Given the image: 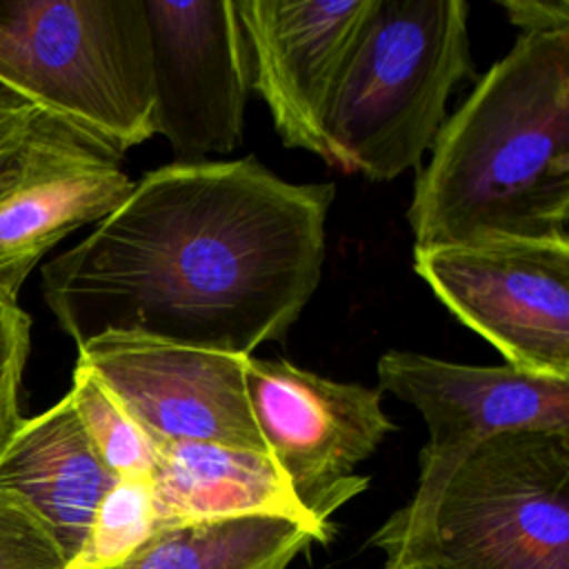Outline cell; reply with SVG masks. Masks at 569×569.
<instances>
[{"label": "cell", "mask_w": 569, "mask_h": 569, "mask_svg": "<svg viewBox=\"0 0 569 569\" xmlns=\"http://www.w3.org/2000/svg\"><path fill=\"white\" fill-rule=\"evenodd\" d=\"M158 531L151 478H118L102 496L67 569H111Z\"/></svg>", "instance_id": "e0dca14e"}, {"label": "cell", "mask_w": 569, "mask_h": 569, "mask_svg": "<svg viewBox=\"0 0 569 569\" xmlns=\"http://www.w3.org/2000/svg\"><path fill=\"white\" fill-rule=\"evenodd\" d=\"M149 22L156 133L178 162L242 142L251 89L236 0H142Z\"/></svg>", "instance_id": "8fae6325"}, {"label": "cell", "mask_w": 569, "mask_h": 569, "mask_svg": "<svg viewBox=\"0 0 569 569\" xmlns=\"http://www.w3.org/2000/svg\"><path fill=\"white\" fill-rule=\"evenodd\" d=\"M0 569H67V558L49 529L4 491H0Z\"/></svg>", "instance_id": "ac0fdd59"}, {"label": "cell", "mask_w": 569, "mask_h": 569, "mask_svg": "<svg viewBox=\"0 0 569 569\" xmlns=\"http://www.w3.org/2000/svg\"><path fill=\"white\" fill-rule=\"evenodd\" d=\"M122 156L38 111L0 169V300L18 305L33 267L71 231L107 218L131 191Z\"/></svg>", "instance_id": "30bf717a"}, {"label": "cell", "mask_w": 569, "mask_h": 569, "mask_svg": "<svg viewBox=\"0 0 569 569\" xmlns=\"http://www.w3.org/2000/svg\"><path fill=\"white\" fill-rule=\"evenodd\" d=\"M118 478L96 453L67 393L33 418H22L0 453V491L20 500L56 538L67 565Z\"/></svg>", "instance_id": "4fadbf2b"}, {"label": "cell", "mask_w": 569, "mask_h": 569, "mask_svg": "<svg viewBox=\"0 0 569 569\" xmlns=\"http://www.w3.org/2000/svg\"><path fill=\"white\" fill-rule=\"evenodd\" d=\"M371 0H236L251 87L284 147L331 164L327 116Z\"/></svg>", "instance_id": "7c38bea8"}, {"label": "cell", "mask_w": 569, "mask_h": 569, "mask_svg": "<svg viewBox=\"0 0 569 569\" xmlns=\"http://www.w3.org/2000/svg\"><path fill=\"white\" fill-rule=\"evenodd\" d=\"M376 371L378 389L411 405L429 431L413 496L369 540L385 556L382 569H413L445 485L482 442L507 431L569 433V378L400 349L385 351Z\"/></svg>", "instance_id": "5b68a950"}, {"label": "cell", "mask_w": 569, "mask_h": 569, "mask_svg": "<svg viewBox=\"0 0 569 569\" xmlns=\"http://www.w3.org/2000/svg\"><path fill=\"white\" fill-rule=\"evenodd\" d=\"M151 487L158 529L276 516L307 527L318 542L329 540L298 505L269 453L209 442L160 445Z\"/></svg>", "instance_id": "5bb4252c"}, {"label": "cell", "mask_w": 569, "mask_h": 569, "mask_svg": "<svg viewBox=\"0 0 569 569\" xmlns=\"http://www.w3.org/2000/svg\"><path fill=\"white\" fill-rule=\"evenodd\" d=\"M498 4L522 33L569 29V0H500Z\"/></svg>", "instance_id": "ffe728a7"}, {"label": "cell", "mask_w": 569, "mask_h": 569, "mask_svg": "<svg viewBox=\"0 0 569 569\" xmlns=\"http://www.w3.org/2000/svg\"><path fill=\"white\" fill-rule=\"evenodd\" d=\"M244 382L267 453L305 513L329 536L333 513L369 487L358 467L396 431L382 391L253 356Z\"/></svg>", "instance_id": "52a82bcc"}, {"label": "cell", "mask_w": 569, "mask_h": 569, "mask_svg": "<svg viewBox=\"0 0 569 569\" xmlns=\"http://www.w3.org/2000/svg\"><path fill=\"white\" fill-rule=\"evenodd\" d=\"M38 109L0 84V169L24 140Z\"/></svg>", "instance_id": "44dd1931"}, {"label": "cell", "mask_w": 569, "mask_h": 569, "mask_svg": "<svg viewBox=\"0 0 569 569\" xmlns=\"http://www.w3.org/2000/svg\"><path fill=\"white\" fill-rule=\"evenodd\" d=\"M407 220L413 247L569 242V29L520 33L445 118Z\"/></svg>", "instance_id": "7a4b0ae2"}, {"label": "cell", "mask_w": 569, "mask_h": 569, "mask_svg": "<svg viewBox=\"0 0 569 569\" xmlns=\"http://www.w3.org/2000/svg\"><path fill=\"white\" fill-rule=\"evenodd\" d=\"M69 396L96 453L116 478L153 476L160 445L80 365Z\"/></svg>", "instance_id": "2e32d148"}, {"label": "cell", "mask_w": 569, "mask_h": 569, "mask_svg": "<svg viewBox=\"0 0 569 569\" xmlns=\"http://www.w3.org/2000/svg\"><path fill=\"white\" fill-rule=\"evenodd\" d=\"M436 298L505 365L569 378V242L487 240L413 247Z\"/></svg>", "instance_id": "ba28073f"}, {"label": "cell", "mask_w": 569, "mask_h": 569, "mask_svg": "<svg viewBox=\"0 0 569 569\" xmlns=\"http://www.w3.org/2000/svg\"><path fill=\"white\" fill-rule=\"evenodd\" d=\"M0 84L111 151L156 136L142 0H0Z\"/></svg>", "instance_id": "277c9868"}, {"label": "cell", "mask_w": 569, "mask_h": 569, "mask_svg": "<svg viewBox=\"0 0 569 569\" xmlns=\"http://www.w3.org/2000/svg\"><path fill=\"white\" fill-rule=\"evenodd\" d=\"M247 358L107 331L78 347L76 365L158 445L209 442L267 453L247 396Z\"/></svg>", "instance_id": "9c48e42d"}, {"label": "cell", "mask_w": 569, "mask_h": 569, "mask_svg": "<svg viewBox=\"0 0 569 569\" xmlns=\"http://www.w3.org/2000/svg\"><path fill=\"white\" fill-rule=\"evenodd\" d=\"M471 69L467 0H371L325 124L331 164L373 182L420 164Z\"/></svg>", "instance_id": "3957f363"}, {"label": "cell", "mask_w": 569, "mask_h": 569, "mask_svg": "<svg viewBox=\"0 0 569 569\" xmlns=\"http://www.w3.org/2000/svg\"><path fill=\"white\" fill-rule=\"evenodd\" d=\"M413 569H569V433L507 431L473 449Z\"/></svg>", "instance_id": "8992f818"}, {"label": "cell", "mask_w": 569, "mask_h": 569, "mask_svg": "<svg viewBox=\"0 0 569 569\" xmlns=\"http://www.w3.org/2000/svg\"><path fill=\"white\" fill-rule=\"evenodd\" d=\"M333 198L336 184L287 182L253 156L151 169L42 267V298L76 347L118 331L251 356L318 289Z\"/></svg>", "instance_id": "6da1fadb"}, {"label": "cell", "mask_w": 569, "mask_h": 569, "mask_svg": "<svg viewBox=\"0 0 569 569\" xmlns=\"http://www.w3.org/2000/svg\"><path fill=\"white\" fill-rule=\"evenodd\" d=\"M31 318L11 302L0 300V453L22 422L20 382L31 345Z\"/></svg>", "instance_id": "d6986e66"}, {"label": "cell", "mask_w": 569, "mask_h": 569, "mask_svg": "<svg viewBox=\"0 0 569 569\" xmlns=\"http://www.w3.org/2000/svg\"><path fill=\"white\" fill-rule=\"evenodd\" d=\"M318 542L307 527L276 516H244L158 529L111 569H289Z\"/></svg>", "instance_id": "9a60e30c"}]
</instances>
